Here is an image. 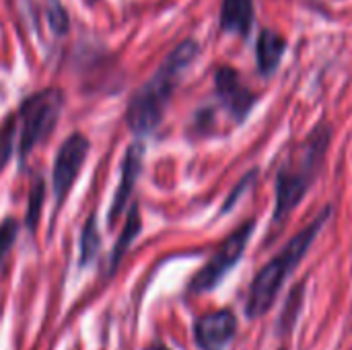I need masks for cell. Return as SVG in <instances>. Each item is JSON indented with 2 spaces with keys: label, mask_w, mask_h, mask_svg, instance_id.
Segmentation results:
<instances>
[{
  "label": "cell",
  "mask_w": 352,
  "mask_h": 350,
  "mask_svg": "<svg viewBox=\"0 0 352 350\" xmlns=\"http://www.w3.org/2000/svg\"><path fill=\"white\" fill-rule=\"evenodd\" d=\"M237 318L231 309H219L202 316L194 326V338L200 350H225L235 338Z\"/></svg>",
  "instance_id": "8"
},
{
  "label": "cell",
  "mask_w": 352,
  "mask_h": 350,
  "mask_svg": "<svg viewBox=\"0 0 352 350\" xmlns=\"http://www.w3.org/2000/svg\"><path fill=\"white\" fill-rule=\"evenodd\" d=\"M91 142L82 132H72L58 149L54 171H52V192L56 198V204L60 206L68 192L72 190L87 157H89Z\"/></svg>",
  "instance_id": "6"
},
{
  "label": "cell",
  "mask_w": 352,
  "mask_h": 350,
  "mask_svg": "<svg viewBox=\"0 0 352 350\" xmlns=\"http://www.w3.org/2000/svg\"><path fill=\"white\" fill-rule=\"evenodd\" d=\"M330 217V208H326L322 215H318L316 221H311L305 229H301L252 281L250 293H248V303H245V314L248 318L256 320L262 318L272 303L276 301L280 289L285 287V281L297 270L301 260L307 256L309 248L314 245L316 237L320 235L322 227L326 225Z\"/></svg>",
  "instance_id": "3"
},
{
  "label": "cell",
  "mask_w": 352,
  "mask_h": 350,
  "mask_svg": "<svg viewBox=\"0 0 352 350\" xmlns=\"http://www.w3.org/2000/svg\"><path fill=\"white\" fill-rule=\"evenodd\" d=\"M142 157H144V144L142 142H134L128 146L124 163H122V175H120V186L113 194V202L107 215L109 225H113V221H118V217L124 212L126 204L132 198L138 173H140V165H142Z\"/></svg>",
  "instance_id": "9"
},
{
  "label": "cell",
  "mask_w": 352,
  "mask_h": 350,
  "mask_svg": "<svg viewBox=\"0 0 352 350\" xmlns=\"http://www.w3.org/2000/svg\"><path fill=\"white\" fill-rule=\"evenodd\" d=\"M45 17H47L50 31L56 37H62V35L68 33V29H70V14H68V8L60 0H47Z\"/></svg>",
  "instance_id": "15"
},
{
  "label": "cell",
  "mask_w": 352,
  "mask_h": 350,
  "mask_svg": "<svg viewBox=\"0 0 352 350\" xmlns=\"http://www.w3.org/2000/svg\"><path fill=\"white\" fill-rule=\"evenodd\" d=\"M254 227L256 223L254 221H248L243 223L241 227H237L221 245L219 250L210 256V260L204 264V268L192 278L190 283V291L192 293H206V291H212L227 274L229 270L241 260L248 243H250V237L254 233Z\"/></svg>",
  "instance_id": "5"
},
{
  "label": "cell",
  "mask_w": 352,
  "mask_h": 350,
  "mask_svg": "<svg viewBox=\"0 0 352 350\" xmlns=\"http://www.w3.org/2000/svg\"><path fill=\"white\" fill-rule=\"evenodd\" d=\"M16 235H19V223L14 219H4L0 223V264L8 256Z\"/></svg>",
  "instance_id": "16"
},
{
  "label": "cell",
  "mask_w": 352,
  "mask_h": 350,
  "mask_svg": "<svg viewBox=\"0 0 352 350\" xmlns=\"http://www.w3.org/2000/svg\"><path fill=\"white\" fill-rule=\"evenodd\" d=\"M140 227H142V223H140L138 204H134L132 210H130V215H128V219H126V225H124V229H122V233L118 237V243L113 245V254H111V262H109V270L111 272L118 268V264L122 262V258L126 256V252L132 248L134 239L140 233Z\"/></svg>",
  "instance_id": "12"
},
{
  "label": "cell",
  "mask_w": 352,
  "mask_h": 350,
  "mask_svg": "<svg viewBox=\"0 0 352 350\" xmlns=\"http://www.w3.org/2000/svg\"><path fill=\"white\" fill-rule=\"evenodd\" d=\"M101 248V237H99V229H97V219L95 215H91L82 227V235H80V266H87L95 260V256L99 254Z\"/></svg>",
  "instance_id": "13"
},
{
  "label": "cell",
  "mask_w": 352,
  "mask_h": 350,
  "mask_svg": "<svg viewBox=\"0 0 352 350\" xmlns=\"http://www.w3.org/2000/svg\"><path fill=\"white\" fill-rule=\"evenodd\" d=\"M200 41L194 37L182 39L159 64L148 80H144L130 97L126 105V124L128 128L138 134L146 136L155 132L173 99L184 74L200 56Z\"/></svg>",
  "instance_id": "1"
},
{
  "label": "cell",
  "mask_w": 352,
  "mask_h": 350,
  "mask_svg": "<svg viewBox=\"0 0 352 350\" xmlns=\"http://www.w3.org/2000/svg\"><path fill=\"white\" fill-rule=\"evenodd\" d=\"M43 198H45V184L41 177H35L31 192H29V204H27V215H25V223L29 231H35L39 217H41V206H43Z\"/></svg>",
  "instance_id": "14"
},
{
  "label": "cell",
  "mask_w": 352,
  "mask_h": 350,
  "mask_svg": "<svg viewBox=\"0 0 352 350\" xmlns=\"http://www.w3.org/2000/svg\"><path fill=\"white\" fill-rule=\"evenodd\" d=\"M289 41L287 37L272 29V27H262L256 39V64L258 72L262 76H270L278 70L285 54H287Z\"/></svg>",
  "instance_id": "11"
},
{
  "label": "cell",
  "mask_w": 352,
  "mask_h": 350,
  "mask_svg": "<svg viewBox=\"0 0 352 350\" xmlns=\"http://www.w3.org/2000/svg\"><path fill=\"white\" fill-rule=\"evenodd\" d=\"M151 350H169L167 347H161V344H157V347H153Z\"/></svg>",
  "instance_id": "17"
},
{
  "label": "cell",
  "mask_w": 352,
  "mask_h": 350,
  "mask_svg": "<svg viewBox=\"0 0 352 350\" xmlns=\"http://www.w3.org/2000/svg\"><path fill=\"white\" fill-rule=\"evenodd\" d=\"M332 140V126L328 122H320L305 140L293 149V153L283 163L276 175V206L274 219L280 221L289 212L297 208L303 196L309 192L311 184L316 182L324 159L328 155Z\"/></svg>",
  "instance_id": "2"
},
{
  "label": "cell",
  "mask_w": 352,
  "mask_h": 350,
  "mask_svg": "<svg viewBox=\"0 0 352 350\" xmlns=\"http://www.w3.org/2000/svg\"><path fill=\"white\" fill-rule=\"evenodd\" d=\"M66 105V95L60 87H43L27 95L12 113L19 128V157L25 159L39 146L58 126Z\"/></svg>",
  "instance_id": "4"
},
{
  "label": "cell",
  "mask_w": 352,
  "mask_h": 350,
  "mask_svg": "<svg viewBox=\"0 0 352 350\" xmlns=\"http://www.w3.org/2000/svg\"><path fill=\"white\" fill-rule=\"evenodd\" d=\"M214 91L235 122H243L258 101V95L243 83L239 70L229 64H223L214 70Z\"/></svg>",
  "instance_id": "7"
},
{
  "label": "cell",
  "mask_w": 352,
  "mask_h": 350,
  "mask_svg": "<svg viewBox=\"0 0 352 350\" xmlns=\"http://www.w3.org/2000/svg\"><path fill=\"white\" fill-rule=\"evenodd\" d=\"M256 23L254 0H223L219 12V29L227 35H237L248 39Z\"/></svg>",
  "instance_id": "10"
}]
</instances>
